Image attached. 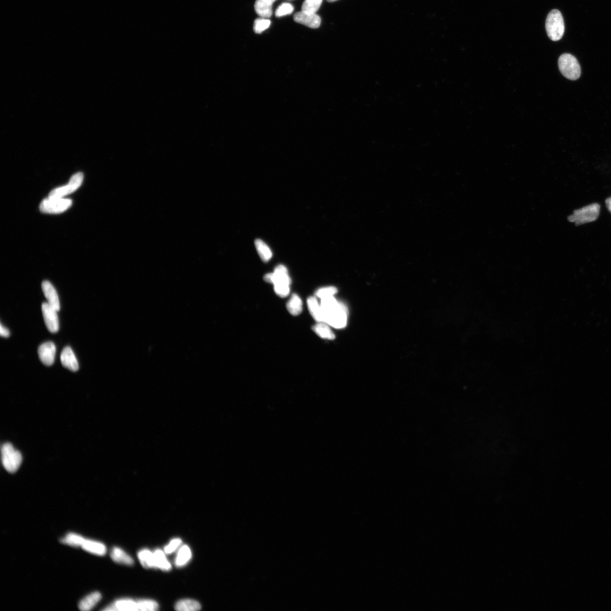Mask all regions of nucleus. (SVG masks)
Returning <instances> with one entry per match:
<instances>
[{"label":"nucleus","mask_w":611,"mask_h":611,"mask_svg":"<svg viewBox=\"0 0 611 611\" xmlns=\"http://www.w3.org/2000/svg\"><path fill=\"white\" fill-rule=\"evenodd\" d=\"M324 322L336 329L346 327L348 322V310L345 306L339 301L334 296L322 299Z\"/></svg>","instance_id":"1"},{"label":"nucleus","mask_w":611,"mask_h":611,"mask_svg":"<svg viewBox=\"0 0 611 611\" xmlns=\"http://www.w3.org/2000/svg\"><path fill=\"white\" fill-rule=\"evenodd\" d=\"M271 274L270 283L274 284L276 294L282 298L287 297L290 293L291 280L286 267L283 265L277 266L274 272Z\"/></svg>","instance_id":"2"},{"label":"nucleus","mask_w":611,"mask_h":611,"mask_svg":"<svg viewBox=\"0 0 611 611\" xmlns=\"http://www.w3.org/2000/svg\"><path fill=\"white\" fill-rule=\"evenodd\" d=\"M545 29L549 38L553 41L562 38L565 25L562 13L557 9L550 12L546 20Z\"/></svg>","instance_id":"3"},{"label":"nucleus","mask_w":611,"mask_h":611,"mask_svg":"<svg viewBox=\"0 0 611 611\" xmlns=\"http://www.w3.org/2000/svg\"><path fill=\"white\" fill-rule=\"evenodd\" d=\"M2 459L4 468L9 473H14L20 468L22 456L11 443H6L2 448Z\"/></svg>","instance_id":"4"},{"label":"nucleus","mask_w":611,"mask_h":611,"mask_svg":"<svg viewBox=\"0 0 611 611\" xmlns=\"http://www.w3.org/2000/svg\"><path fill=\"white\" fill-rule=\"evenodd\" d=\"M559 68L560 72L568 80L575 81L581 76V71L579 63L573 55L563 54L559 59Z\"/></svg>","instance_id":"5"},{"label":"nucleus","mask_w":611,"mask_h":611,"mask_svg":"<svg viewBox=\"0 0 611 611\" xmlns=\"http://www.w3.org/2000/svg\"><path fill=\"white\" fill-rule=\"evenodd\" d=\"M600 206L598 203L591 204L589 206L574 211L573 214L568 217V220L580 225L591 223L598 219Z\"/></svg>","instance_id":"6"},{"label":"nucleus","mask_w":611,"mask_h":611,"mask_svg":"<svg viewBox=\"0 0 611 611\" xmlns=\"http://www.w3.org/2000/svg\"><path fill=\"white\" fill-rule=\"evenodd\" d=\"M72 205V201L64 198L50 197L41 202L40 210L46 214H61Z\"/></svg>","instance_id":"7"},{"label":"nucleus","mask_w":611,"mask_h":611,"mask_svg":"<svg viewBox=\"0 0 611 611\" xmlns=\"http://www.w3.org/2000/svg\"><path fill=\"white\" fill-rule=\"evenodd\" d=\"M83 180V174L78 173L73 175L69 180V184L62 187L53 190L49 193V197L55 198H64L75 191L81 187Z\"/></svg>","instance_id":"8"},{"label":"nucleus","mask_w":611,"mask_h":611,"mask_svg":"<svg viewBox=\"0 0 611 611\" xmlns=\"http://www.w3.org/2000/svg\"><path fill=\"white\" fill-rule=\"evenodd\" d=\"M41 309L45 325L49 331L51 333L57 332L59 330V320L57 310L50 307L48 303H43Z\"/></svg>","instance_id":"9"},{"label":"nucleus","mask_w":611,"mask_h":611,"mask_svg":"<svg viewBox=\"0 0 611 611\" xmlns=\"http://www.w3.org/2000/svg\"><path fill=\"white\" fill-rule=\"evenodd\" d=\"M294 20L298 24L305 25L312 29H317L321 24V18L316 13H309L303 11L295 14Z\"/></svg>","instance_id":"10"},{"label":"nucleus","mask_w":611,"mask_h":611,"mask_svg":"<svg viewBox=\"0 0 611 611\" xmlns=\"http://www.w3.org/2000/svg\"><path fill=\"white\" fill-rule=\"evenodd\" d=\"M55 352L56 348L52 342H45L38 348V355L40 360L48 366L53 364Z\"/></svg>","instance_id":"11"},{"label":"nucleus","mask_w":611,"mask_h":611,"mask_svg":"<svg viewBox=\"0 0 611 611\" xmlns=\"http://www.w3.org/2000/svg\"><path fill=\"white\" fill-rule=\"evenodd\" d=\"M42 290L46 298L47 299L49 304L57 312L60 310V303L58 295L56 290L50 282L44 281L42 282Z\"/></svg>","instance_id":"12"},{"label":"nucleus","mask_w":611,"mask_h":611,"mask_svg":"<svg viewBox=\"0 0 611 611\" xmlns=\"http://www.w3.org/2000/svg\"><path fill=\"white\" fill-rule=\"evenodd\" d=\"M61 362L64 367L76 372L79 369V364L75 353L71 347L67 346L61 354Z\"/></svg>","instance_id":"13"},{"label":"nucleus","mask_w":611,"mask_h":611,"mask_svg":"<svg viewBox=\"0 0 611 611\" xmlns=\"http://www.w3.org/2000/svg\"><path fill=\"white\" fill-rule=\"evenodd\" d=\"M104 610H139L138 602L131 599L118 600Z\"/></svg>","instance_id":"14"},{"label":"nucleus","mask_w":611,"mask_h":611,"mask_svg":"<svg viewBox=\"0 0 611 611\" xmlns=\"http://www.w3.org/2000/svg\"><path fill=\"white\" fill-rule=\"evenodd\" d=\"M276 0H257L255 10L257 15L263 18H269L272 15V5Z\"/></svg>","instance_id":"15"},{"label":"nucleus","mask_w":611,"mask_h":611,"mask_svg":"<svg viewBox=\"0 0 611 611\" xmlns=\"http://www.w3.org/2000/svg\"><path fill=\"white\" fill-rule=\"evenodd\" d=\"M308 306L310 314L317 322H324V317L321 302L317 297H310L308 299Z\"/></svg>","instance_id":"16"},{"label":"nucleus","mask_w":611,"mask_h":611,"mask_svg":"<svg viewBox=\"0 0 611 611\" xmlns=\"http://www.w3.org/2000/svg\"><path fill=\"white\" fill-rule=\"evenodd\" d=\"M82 547L86 552L99 555V556H103L106 553L105 545L95 540L86 539Z\"/></svg>","instance_id":"17"},{"label":"nucleus","mask_w":611,"mask_h":611,"mask_svg":"<svg viewBox=\"0 0 611 611\" xmlns=\"http://www.w3.org/2000/svg\"><path fill=\"white\" fill-rule=\"evenodd\" d=\"M101 598L100 592H95L83 598L79 604V608L83 611H88L93 608Z\"/></svg>","instance_id":"18"},{"label":"nucleus","mask_w":611,"mask_h":611,"mask_svg":"<svg viewBox=\"0 0 611 611\" xmlns=\"http://www.w3.org/2000/svg\"><path fill=\"white\" fill-rule=\"evenodd\" d=\"M313 330L317 335L324 339L333 340L335 339V335L332 332L331 328L325 322H318L313 327Z\"/></svg>","instance_id":"19"},{"label":"nucleus","mask_w":611,"mask_h":611,"mask_svg":"<svg viewBox=\"0 0 611 611\" xmlns=\"http://www.w3.org/2000/svg\"><path fill=\"white\" fill-rule=\"evenodd\" d=\"M111 558L114 562L119 564L132 566L134 564L133 559L122 549L114 547L110 554Z\"/></svg>","instance_id":"20"},{"label":"nucleus","mask_w":611,"mask_h":611,"mask_svg":"<svg viewBox=\"0 0 611 611\" xmlns=\"http://www.w3.org/2000/svg\"><path fill=\"white\" fill-rule=\"evenodd\" d=\"M286 308L291 315L293 316H298L302 313L303 310L302 299L297 294H293L287 303Z\"/></svg>","instance_id":"21"},{"label":"nucleus","mask_w":611,"mask_h":611,"mask_svg":"<svg viewBox=\"0 0 611 611\" xmlns=\"http://www.w3.org/2000/svg\"><path fill=\"white\" fill-rule=\"evenodd\" d=\"M175 609L178 611H197L201 609V605L195 600L183 599L178 601Z\"/></svg>","instance_id":"22"},{"label":"nucleus","mask_w":611,"mask_h":611,"mask_svg":"<svg viewBox=\"0 0 611 611\" xmlns=\"http://www.w3.org/2000/svg\"><path fill=\"white\" fill-rule=\"evenodd\" d=\"M139 560L143 567L146 568H155L154 554L151 551L144 549L138 553Z\"/></svg>","instance_id":"23"},{"label":"nucleus","mask_w":611,"mask_h":611,"mask_svg":"<svg viewBox=\"0 0 611 611\" xmlns=\"http://www.w3.org/2000/svg\"><path fill=\"white\" fill-rule=\"evenodd\" d=\"M192 556L191 548L187 545H184L179 550L175 559V566L178 567H181L186 565L189 560L191 559Z\"/></svg>","instance_id":"24"},{"label":"nucleus","mask_w":611,"mask_h":611,"mask_svg":"<svg viewBox=\"0 0 611 611\" xmlns=\"http://www.w3.org/2000/svg\"><path fill=\"white\" fill-rule=\"evenodd\" d=\"M155 568L161 570L169 571L172 568L170 563L166 559L164 553L160 549H156L154 553Z\"/></svg>","instance_id":"25"},{"label":"nucleus","mask_w":611,"mask_h":611,"mask_svg":"<svg viewBox=\"0 0 611 611\" xmlns=\"http://www.w3.org/2000/svg\"><path fill=\"white\" fill-rule=\"evenodd\" d=\"M255 245H256L257 251L262 260L265 262L269 261L272 257V253L267 245L261 239H258L255 241Z\"/></svg>","instance_id":"26"},{"label":"nucleus","mask_w":611,"mask_h":611,"mask_svg":"<svg viewBox=\"0 0 611 611\" xmlns=\"http://www.w3.org/2000/svg\"><path fill=\"white\" fill-rule=\"evenodd\" d=\"M85 540L81 535L74 533H69L65 536L61 541L63 544L77 547H82Z\"/></svg>","instance_id":"27"},{"label":"nucleus","mask_w":611,"mask_h":611,"mask_svg":"<svg viewBox=\"0 0 611 611\" xmlns=\"http://www.w3.org/2000/svg\"><path fill=\"white\" fill-rule=\"evenodd\" d=\"M138 610L143 611H155L158 610L159 604L156 601L150 599H142L137 601Z\"/></svg>","instance_id":"28"},{"label":"nucleus","mask_w":611,"mask_h":611,"mask_svg":"<svg viewBox=\"0 0 611 611\" xmlns=\"http://www.w3.org/2000/svg\"><path fill=\"white\" fill-rule=\"evenodd\" d=\"M323 0H305L302 7V11L309 13H316L320 8Z\"/></svg>","instance_id":"29"},{"label":"nucleus","mask_w":611,"mask_h":611,"mask_svg":"<svg viewBox=\"0 0 611 611\" xmlns=\"http://www.w3.org/2000/svg\"><path fill=\"white\" fill-rule=\"evenodd\" d=\"M337 293V289L334 286H327L317 290L316 297L321 299L332 297Z\"/></svg>","instance_id":"30"},{"label":"nucleus","mask_w":611,"mask_h":611,"mask_svg":"<svg viewBox=\"0 0 611 611\" xmlns=\"http://www.w3.org/2000/svg\"><path fill=\"white\" fill-rule=\"evenodd\" d=\"M271 21L266 18H258L254 22V30L257 34H261L262 32L270 27Z\"/></svg>","instance_id":"31"},{"label":"nucleus","mask_w":611,"mask_h":611,"mask_svg":"<svg viewBox=\"0 0 611 611\" xmlns=\"http://www.w3.org/2000/svg\"><path fill=\"white\" fill-rule=\"evenodd\" d=\"M294 11L292 5L289 3H283L277 9L275 15L277 17L290 15Z\"/></svg>","instance_id":"32"},{"label":"nucleus","mask_w":611,"mask_h":611,"mask_svg":"<svg viewBox=\"0 0 611 611\" xmlns=\"http://www.w3.org/2000/svg\"><path fill=\"white\" fill-rule=\"evenodd\" d=\"M182 543V540L179 538H175L170 541V542L168 545H166L164 548V552L166 554H172L176 550L180 544Z\"/></svg>","instance_id":"33"},{"label":"nucleus","mask_w":611,"mask_h":611,"mask_svg":"<svg viewBox=\"0 0 611 611\" xmlns=\"http://www.w3.org/2000/svg\"><path fill=\"white\" fill-rule=\"evenodd\" d=\"M0 328H0V335H1L2 336L4 337H8L9 336H10V332H9L7 328L4 327L2 325H1Z\"/></svg>","instance_id":"34"},{"label":"nucleus","mask_w":611,"mask_h":611,"mask_svg":"<svg viewBox=\"0 0 611 611\" xmlns=\"http://www.w3.org/2000/svg\"><path fill=\"white\" fill-rule=\"evenodd\" d=\"M605 203L606 206H607L608 211L611 213V197L606 200Z\"/></svg>","instance_id":"35"},{"label":"nucleus","mask_w":611,"mask_h":611,"mask_svg":"<svg viewBox=\"0 0 611 611\" xmlns=\"http://www.w3.org/2000/svg\"><path fill=\"white\" fill-rule=\"evenodd\" d=\"M336 1H337V0H327V2L329 3H333Z\"/></svg>","instance_id":"36"}]
</instances>
